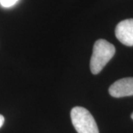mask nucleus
I'll return each instance as SVG.
<instances>
[{"instance_id": "f257e3e1", "label": "nucleus", "mask_w": 133, "mask_h": 133, "mask_svg": "<svg viewBox=\"0 0 133 133\" xmlns=\"http://www.w3.org/2000/svg\"><path fill=\"white\" fill-rule=\"evenodd\" d=\"M115 53L114 45L104 39H98L94 44L90 59V70L96 75L101 71Z\"/></svg>"}, {"instance_id": "20e7f679", "label": "nucleus", "mask_w": 133, "mask_h": 133, "mask_svg": "<svg viewBox=\"0 0 133 133\" xmlns=\"http://www.w3.org/2000/svg\"><path fill=\"white\" fill-rule=\"evenodd\" d=\"M109 92L114 98L133 95V78H124L116 81L109 87Z\"/></svg>"}, {"instance_id": "423d86ee", "label": "nucleus", "mask_w": 133, "mask_h": 133, "mask_svg": "<svg viewBox=\"0 0 133 133\" xmlns=\"http://www.w3.org/2000/svg\"><path fill=\"white\" fill-rule=\"evenodd\" d=\"M4 123H5V118L2 115L0 114V128L3 126Z\"/></svg>"}, {"instance_id": "39448f33", "label": "nucleus", "mask_w": 133, "mask_h": 133, "mask_svg": "<svg viewBox=\"0 0 133 133\" xmlns=\"http://www.w3.org/2000/svg\"><path fill=\"white\" fill-rule=\"evenodd\" d=\"M19 0H0V5L4 8H10L14 5Z\"/></svg>"}, {"instance_id": "f03ea898", "label": "nucleus", "mask_w": 133, "mask_h": 133, "mask_svg": "<svg viewBox=\"0 0 133 133\" xmlns=\"http://www.w3.org/2000/svg\"><path fill=\"white\" fill-rule=\"evenodd\" d=\"M70 116L72 125L78 133H99L93 116L85 108L81 107H73Z\"/></svg>"}, {"instance_id": "7ed1b4c3", "label": "nucleus", "mask_w": 133, "mask_h": 133, "mask_svg": "<svg viewBox=\"0 0 133 133\" xmlns=\"http://www.w3.org/2000/svg\"><path fill=\"white\" fill-rule=\"evenodd\" d=\"M115 36L123 44L133 46V19L123 20L115 28Z\"/></svg>"}, {"instance_id": "0eeeda50", "label": "nucleus", "mask_w": 133, "mask_h": 133, "mask_svg": "<svg viewBox=\"0 0 133 133\" xmlns=\"http://www.w3.org/2000/svg\"><path fill=\"white\" fill-rule=\"evenodd\" d=\"M131 118H132V119L133 120V112H132V114L131 115Z\"/></svg>"}]
</instances>
